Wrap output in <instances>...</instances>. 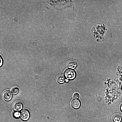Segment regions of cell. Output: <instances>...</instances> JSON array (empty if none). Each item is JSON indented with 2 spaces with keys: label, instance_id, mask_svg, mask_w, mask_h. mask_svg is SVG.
<instances>
[{
  "label": "cell",
  "instance_id": "cell-1",
  "mask_svg": "<svg viewBox=\"0 0 122 122\" xmlns=\"http://www.w3.org/2000/svg\"><path fill=\"white\" fill-rule=\"evenodd\" d=\"M76 75L75 71L71 69H67L64 73L65 76L68 80H72L74 79L76 77Z\"/></svg>",
  "mask_w": 122,
  "mask_h": 122
},
{
  "label": "cell",
  "instance_id": "cell-2",
  "mask_svg": "<svg viewBox=\"0 0 122 122\" xmlns=\"http://www.w3.org/2000/svg\"><path fill=\"white\" fill-rule=\"evenodd\" d=\"M20 118L24 121L28 120L30 117V114L28 111L26 109L23 110L20 112Z\"/></svg>",
  "mask_w": 122,
  "mask_h": 122
},
{
  "label": "cell",
  "instance_id": "cell-3",
  "mask_svg": "<svg viewBox=\"0 0 122 122\" xmlns=\"http://www.w3.org/2000/svg\"><path fill=\"white\" fill-rule=\"evenodd\" d=\"M3 99L6 101H9L12 99V94L9 90L5 91L3 93Z\"/></svg>",
  "mask_w": 122,
  "mask_h": 122
},
{
  "label": "cell",
  "instance_id": "cell-4",
  "mask_svg": "<svg viewBox=\"0 0 122 122\" xmlns=\"http://www.w3.org/2000/svg\"><path fill=\"white\" fill-rule=\"evenodd\" d=\"M23 105L21 102L20 101H17L13 104V110L16 112H19L22 109Z\"/></svg>",
  "mask_w": 122,
  "mask_h": 122
},
{
  "label": "cell",
  "instance_id": "cell-5",
  "mask_svg": "<svg viewBox=\"0 0 122 122\" xmlns=\"http://www.w3.org/2000/svg\"><path fill=\"white\" fill-rule=\"evenodd\" d=\"M71 105L73 108L77 109L80 107L81 106V103L80 101L78 99H75L72 101Z\"/></svg>",
  "mask_w": 122,
  "mask_h": 122
},
{
  "label": "cell",
  "instance_id": "cell-6",
  "mask_svg": "<svg viewBox=\"0 0 122 122\" xmlns=\"http://www.w3.org/2000/svg\"><path fill=\"white\" fill-rule=\"evenodd\" d=\"M67 66L69 68L74 69L76 67L77 64L75 61L73 60H70L67 62Z\"/></svg>",
  "mask_w": 122,
  "mask_h": 122
},
{
  "label": "cell",
  "instance_id": "cell-7",
  "mask_svg": "<svg viewBox=\"0 0 122 122\" xmlns=\"http://www.w3.org/2000/svg\"><path fill=\"white\" fill-rule=\"evenodd\" d=\"M113 119L114 122H121L122 120V117L119 114H116L114 115Z\"/></svg>",
  "mask_w": 122,
  "mask_h": 122
},
{
  "label": "cell",
  "instance_id": "cell-8",
  "mask_svg": "<svg viewBox=\"0 0 122 122\" xmlns=\"http://www.w3.org/2000/svg\"><path fill=\"white\" fill-rule=\"evenodd\" d=\"M57 82L60 84L64 83L65 81V79L64 76L62 75H60L57 77Z\"/></svg>",
  "mask_w": 122,
  "mask_h": 122
},
{
  "label": "cell",
  "instance_id": "cell-9",
  "mask_svg": "<svg viewBox=\"0 0 122 122\" xmlns=\"http://www.w3.org/2000/svg\"><path fill=\"white\" fill-rule=\"evenodd\" d=\"M19 91V89L17 87H15L12 88L11 90V92L12 94L15 95L17 94Z\"/></svg>",
  "mask_w": 122,
  "mask_h": 122
},
{
  "label": "cell",
  "instance_id": "cell-10",
  "mask_svg": "<svg viewBox=\"0 0 122 122\" xmlns=\"http://www.w3.org/2000/svg\"><path fill=\"white\" fill-rule=\"evenodd\" d=\"M13 115L15 118H17L20 116V113L18 112H16L14 113Z\"/></svg>",
  "mask_w": 122,
  "mask_h": 122
},
{
  "label": "cell",
  "instance_id": "cell-11",
  "mask_svg": "<svg viewBox=\"0 0 122 122\" xmlns=\"http://www.w3.org/2000/svg\"><path fill=\"white\" fill-rule=\"evenodd\" d=\"M73 97L75 99H77L79 97V94L77 93H75L73 95Z\"/></svg>",
  "mask_w": 122,
  "mask_h": 122
},
{
  "label": "cell",
  "instance_id": "cell-12",
  "mask_svg": "<svg viewBox=\"0 0 122 122\" xmlns=\"http://www.w3.org/2000/svg\"><path fill=\"white\" fill-rule=\"evenodd\" d=\"M0 66L1 67L3 64V60L1 56H0Z\"/></svg>",
  "mask_w": 122,
  "mask_h": 122
},
{
  "label": "cell",
  "instance_id": "cell-13",
  "mask_svg": "<svg viewBox=\"0 0 122 122\" xmlns=\"http://www.w3.org/2000/svg\"><path fill=\"white\" fill-rule=\"evenodd\" d=\"M120 109L121 111L122 112V104L120 106Z\"/></svg>",
  "mask_w": 122,
  "mask_h": 122
},
{
  "label": "cell",
  "instance_id": "cell-14",
  "mask_svg": "<svg viewBox=\"0 0 122 122\" xmlns=\"http://www.w3.org/2000/svg\"><path fill=\"white\" fill-rule=\"evenodd\" d=\"M65 81L66 82H69V80L67 79L65 80Z\"/></svg>",
  "mask_w": 122,
  "mask_h": 122
},
{
  "label": "cell",
  "instance_id": "cell-15",
  "mask_svg": "<svg viewBox=\"0 0 122 122\" xmlns=\"http://www.w3.org/2000/svg\"></svg>",
  "mask_w": 122,
  "mask_h": 122
}]
</instances>
